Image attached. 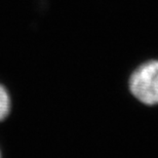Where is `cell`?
Returning a JSON list of instances; mask_svg holds the SVG:
<instances>
[{"mask_svg":"<svg viewBox=\"0 0 158 158\" xmlns=\"http://www.w3.org/2000/svg\"><path fill=\"white\" fill-rule=\"evenodd\" d=\"M0 158H3V156H2V151H1V148H0Z\"/></svg>","mask_w":158,"mask_h":158,"instance_id":"obj_3","label":"cell"},{"mask_svg":"<svg viewBox=\"0 0 158 158\" xmlns=\"http://www.w3.org/2000/svg\"><path fill=\"white\" fill-rule=\"evenodd\" d=\"M128 88L140 103L158 105V60H148L139 65L129 76Z\"/></svg>","mask_w":158,"mask_h":158,"instance_id":"obj_1","label":"cell"},{"mask_svg":"<svg viewBox=\"0 0 158 158\" xmlns=\"http://www.w3.org/2000/svg\"><path fill=\"white\" fill-rule=\"evenodd\" d=\"M11 97L4 84L0 82V122L7 119L11 112Z\"/></svg>","mask_w":158,"mask_h":158,"instance_id":"obj_2","label":"cell"}]
</instances>
